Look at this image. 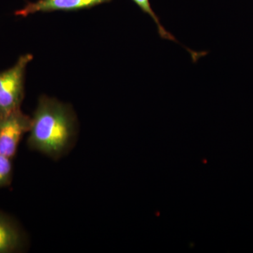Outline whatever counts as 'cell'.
Returning a JSON list of instances; mask_svg holds the SVG:
<instances>
[{
    "label": "cell",
    "mask_w": 253,
    "mask_h": 253,
    "mask_svg": "<svg viewBox=\"0 0 253 253\" xmlns=\"http://www.w3.org/2000/svg\"><path fill=\"white\" fill-rule=\"evenodd\" d=\"M76 134L77 122L72 109L54 98L41 96L31 118L29 149L56 160L72 148Z\"/></svg>",
    "instance_id": "obj_1"
},
{
    "label": "cell",
    "mask_w": 253,
    "mask_h": 253,
    "mask_svg": "<svg viewBox=\"0 0 253 253\" xmlns=\"http://www.w3.org/2000/svg\"><path fill=\"white\" fill-rule=\"evenodd\" d=\"M131 1L135 3L144 14L149 15L150 17L154 20L155 23L157 26L158 34L162 39L168 40V41L174 42L178 43V44H180L176 39L175 37L163 27L162 23L160 21L159 17L151 7L149 0H131Z\"/></svg>",
    "instance_id": "obj_6"
},
{
    "label": "cell",
    "mask_w": 253,
    "mask_h": 253,
    "mask_svg": "<svg viewBox=\"0 0 253 253\" xmlns=\"http://www.w3.org/2000/svg\"><path fill=\"white\" fill-rule=\"evenodd\" d=\"M26 243V236L18 223L0 211V253L21 252Z\"/></svg>",
    "instance_id": "obj_5"
},
{
    "label": "cell",
    "mask_w": 253,
    "mask_h": 253,
    "mask_svg": "<svg viewBox=\"0 0 253 253\" xmlns=\"http://www.w3.org/2000/svg\"><path fill=\"white\" fill-rule=\"evenodd\" d=\"M12 159L0 156V189L11 185L13 179Z\"/></svg>",
    "instance_id": "obj_7"
},
{
    "label": "cell",
    "mask_w": 253,
    "mask_h": 253,
    "mask_svg": "<svg viewBox=\"0 0 253 253\" xmlns=\"http://www.w3.org/2000/svg\"><path fill=\"white\" fill-rule=\"evenodd\" d=\"M31 118L21 109L0 118V156L12 159L26 133L29 132Z\"/></svg>",
    "instance_id": "obj_3"
},
{
    "label": "cell",
    "mask_w": 253,
    "mask_h": 253,
    "mask_svg": "<svg viewBox=\"0 0 253 253\" xmlns=\"http://www.w3.org/2000/svg\"><path fill=\"white\" fill-rule=\"evenodd\" d=\"M111 1L113 0H38L36 2H28L22 9L15 11L14 14L16 16L26 17L38 12L78 11L90 9Z\"/></svg>",
    "instance_id": "obj_4"
},
{
    "label": "cell",
    "mask_w": 253,
    "mask_h": 253,
    "mask_svg": "<svg viewBox=\"0 0 253 253\" xmlns=\"http://www.w3.org/2000/svg\"><path fill=\"white\" fill-rule=\"evenodd\" d=\"M33 59V55H23L12 67L0 72V118L21 109L26 68Z\"/></svg>",
    "instance_id": "obj_2"
}]
</instances>
